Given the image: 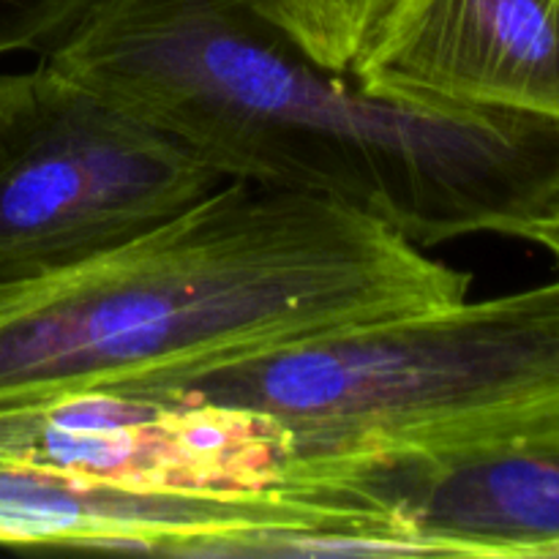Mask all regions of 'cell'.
Returning <instances> with one entry per match:
<instances>
[{"instance_id": "6da1fadb", "label": "cell", "mask_w": 559, "mask_h": 559, "mask_svg": "<svg viewBox=\"0 0 559 559\" xmlns=\"http://www.w3.org/2000/svg\"><path fill=\"white\" fill-rule=\"evenodd\" d=\"M41 58L194 147L224 180L314 197L418 249L522 238L559 194V120L369 93L257 0H98Z\"/></svg>"}, {"instance_id": "7a4b0ae2", "label": "cell", "mask_w": 559, "mask_h": 559, "mask_svg": "<svg viewBox=\"0 0 559 559\" xmlns=\"http://www.w3.org/2000/svg\"><path fill=\"white\" fill-rule=\"evenodd\" d=\"M469 282L374 218L224 180L115 249L0 276V404L104 391L456 304Z\"/></svg>"}, {"instance_id": "3957f363", "label": "cell", "mask_w": 559, "mask_h": 559, "mask_svg": "<svg viewBox=\"0 0 559 559\" xmlns=\"http://www.w3.org/2000/svg\"><path fill=\"white\" fill-rule=\"evenodd\" d=\"M104 391L262 415L287 431L289 462L506 435L559 420V282L355 322Z\"/></svg>"}, {"instance_id": "277c9868", "label": "cell", "mask_w": 559, "mask_h": 559, "mask_svg": "<svg viewBox=\"0 0 559 559\" xmlns=\"http://www.w3.org/2000/svg\"><path fill=\"white\" fill-rule=\"evenodd\" d=\"M222 183L194 147L52 60L0 74V276L115 249Z\"/></svg>"}, {"instance_id": "5b68a950", "label": "cell", "mask_w": 559, "mask_h": 559, "mask_svg": "<svg viewBox=\"0 0 559 559\" xmlns=\"http://www.w3.org/2000/svg\"><path fill=\"white\" fill-rule=\"evenodd\" d=\"M276 489L369 513L407 555L559 557V420L409 451L289 462Z\"/></svg>"}, {"instance_id": "8992f818", "label": "cell", "mask_w": 559, "mask_h": 559, "mask_svg": "<svg viewBox=\"0 0 559 559\" xmlns=\"http://www.w3.org/2000/svg\"><path fill=\"white\" fill-rule=\"evenodd\" d=\"M276 533L311 535L322 555H402L369 513L325 497L147 489L0 462V546L235 557Z\"/></svg>"}, {"instance_id": "52a82bcc", "label": "cell", "mask_w": 559, "mask_h": 559, "mask_svg": "<svg viewBox=\"0 0 559 559\" xmlns=\"http://www.w3.org/2000/svg\"><path fill=\"white\" fill-rule=\"evenodd\" d=\"M0 462L147 489H276L289 437L273 420L213 404L76 391L0 404Z\"/></svg>"}, {"instance_id": "ba28073f", "label": "cell", "mask_w": 559, "mask_h": 559, "mask_svg": "<svg viewBox=\"0 0 559 559\" xmlns=\"http://www.w3.org/2000/svg\"><path fill=\"white\" fill-rule=\"evenodd\" d=\"M353 76L415 104L559 120V0H407Z\"/></svg>"}, {"instance_id": "9c48e42d", "label": "cell", "mask_w": 559, "mask_h": 559, "mask_svg": "<svg viewBox=\"0 0 559 559\" xmlns=\"http://www.w3.org/2000/svg\"><path fill=\"white\" fill-rule=\"evenodd\" d=\"M325 69L353 76L407 0H257Z\"/></svg>"}, {"instance_id": "30bf717a", "label": "cell", "mask_w": 559, "mask_h": 559, "mask_svg": "<svg viewBox=\"0 0 559 559\" xmlns=\"http://www.w3.org/2000/svg\"><path fill=\"white\" fill-rule=\"evenodd\" d=\"M96 3L98 0H0V58L14 52L47 55Z\"/></svg>"}, {"instance_id": "8fae6325", "label": "cell", "mask_w": 559, "mask_h": 559, "mask_svg": "<svg viewBox=\"0 0 559 559\" xmlns=\"http://www.w3.org/2000/svg\"><path fill=\"white\" fill-rule=\"evenodd\" d=\"M524 240H533V243L544 246L555 254L557 265H559V194L555 197L549 207L544 211V216L535 218L527 229L522 233Z\"/></svg>"}]
</instances>
